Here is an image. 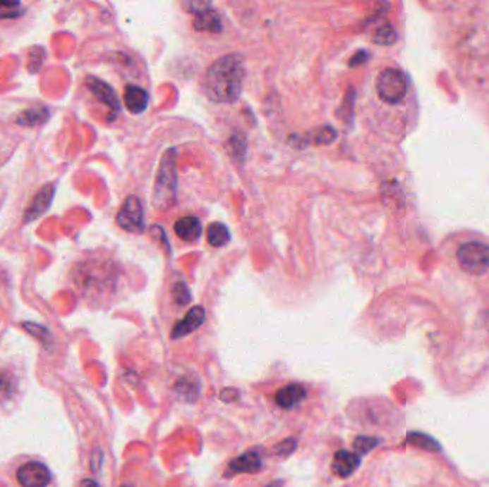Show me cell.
Wrapping results in <instances>:
<instances>
[{
	"label": "cell",
	"instance_id": "6da1fadb",
	"mask_svg": "<svg viewBox=\"0 0 489 487\" xmlns=\"http://www.w3.org/2000/svg\"><path fill=\"white\" fill-rule=\"evenodd\" d=\"M245 65L241 55H227L215 61L206 70L203 89L215 103H234L242 93Z\"/></svg>",
	"mask_w": 489,
	"mask_h": 487
},
{
	"label": "cell",
	"instance_id": "7a4b0ae2",
	"mask_svg": "<svg viewBox=\"0 0 489 487\" xmlns=\"http://www.w3.org/2000/svg\"><path fill=\"white\" fill-rule=\"evenodd\" d=\"M178 193V175H176V161H175V150L171 149L163 154L155 187L152 202L159 210L169 209L175 200Z\"/></svg>",
	"mask_w": 489,
	"mask_h": 487
},
{
	"label": "cell",
	"instance_id": "3957f363",
	"mask_svg": "<svg viewBox=\"0 0 489 487\" xmlns=\"http://www.w3.org/2000/svg\"><path fill=\"white\" fill-rule=\"evenodd\" d=\"M375 90L384 103L399 104L409 93V79L401 69L387 68L376 76Z\"/></svg>",
	"mask_w": 489,
	"mask_h": 487
},
{
	"label": "cell",
	"instance_id": "277c9868",
	"mask_svg": "<svg viewBox=\"0 0 489 487\" xmlns=\"http://www.w3.org/2000/svg\"><path fill=\"white\" fill-rule=\"evenodd\" d=\"M457 261L462 272L483 276L489 272V245L482 240H468L458 246Z\"/></svg>",
	"mask_w": 489,
	"mask_h": 487
},
{
	"label": "cell",
	"instance_id": "5b68a950",
	"mask_svg": "<svg viewBox=\"0 0 489 487\" xmlns=\"http://www.w3.org/2000/svg\"><path fill=\"white\" fill-rule=\"evenodd\" d=\"M116 222L123 230L131 233H142L145 230L143 207L136 196L131 195L126 197L116 214Z\"/></svg>",
	"mask_w": 489,
	"mask_h": 487
},
{
	"label": "cell",
	"instance_id": "8992f818",
	"mask_svg": "<svg viewBox=\"0 0 489 487\" xmlns=\"http://www.w3.org/2000/svg\"><path fill=\"white\" fill-rule=\"evenodd\" d=\"M16 479L22 487H47L52 481V474L43 463L28 462L18 469Z\"/></svg>",
	"mask_w": 489,
	"mask_h": 487
},
{
	"label": "cell",
	"instance_id": "52a82bcc",
	"mask_svg": "<svg viewBox=\"0 0 489 487\" xmlns=\"http://www.w3.org/2000/svg\"><path fill=\"white\" fill-rule=\"evenodd\" d=\"M205 319H206L205 309L202 306H193L186 313V316L181 321H178L175 324V328H174V331L171 333V338L174 340H176V339H182V338L196 332L203 324Z\"/></svg>",
	"mask_w": 489,
	"mask_h": 487
},
{
	"label": "cell",
	"instance_id": "ba28073f",
	"mask_svg": "<svg viewBox=\"0 0 489 487\" xmlns=\"http://www.w3.org/2000/svg\"><path fill=\"white\" fill-rule=\"evenodd\" d=\"M53 196H54V185H46L43 186L33 197L30 206L28 207L26 213H25V223L33 222L36 219H39L40 216L49 209V206L53 202Z\"/></svg>",
	"mask_w": 489,
	"mask_h": 487
},
{
	"label": "cell",
	"instance_id": "9c48e42d",
	"mask_svg": "<svg viewBox=\"0 0 489 487\" xmlns=\"http://www.w3.org/2000/svg\"><path fill=\"white\" fill-rule=\"evenodd\" d=\"M86 86L97 97V100H100L102 103H104L106 106L111 107L112 111L118 112L121 109L119 99H118L115 90L111 86H109L107 83H104L103 80H100L97 78L89 76L86 79Z\"/></svg>",
	"mask_w": 489,
	"mask_h": 487
},
{
	"label": "cell",
	"instance_id": "30bf717a",
	"mask_svg": "<svg viewBox=\"0 0 489 487\" xmlns=\"http://www.w3.org/2000/svg\"><path fill=\"white\" fill-rule=\"evenodd\" d=\"M123 101L126 109L133 115H140L147 109L149 94L147 92L136 85H128L123 92Z\"/></svg>",
	"mask_w": 489,
	"mask_h": 487
},
{
	"label": "cell",
	"instance_id": "8fae6325",
	"mask_svg": "<svg viewBox=\"0 0 489 487\" xmlns=\"http://www.w3.org/2000/svg\"><path fill=\"white\" fill-rule=\"evenodd\" d=\"M359 464H361V459L356 453L342 449L335 453L331 469H332V473L339 477H349L351 474L356 471Z\"/></svg>",
	"mask_w": 489,
	"mask_h": 487
},
{
	"label": "cell",
	"instance_id": "7c38bea8",
	"mask_svg": "<svg viewBox=\"0 0 489 487\" xmlns=\"http://www.w3.org/2000/svg\"><path fill=\"white\" fill-rule=\"evenodd\" d=\"M262 466H263L262 456L259 450L256 449H250L245 452L243 455L235 457L229 463V467L234 473H249V474H255L260 471Z\"/></svg>",
	"mask_w": 489,
	"mask_h": 487
},
{
	"label": "cell",
	"instance_id": "4fadbf2b",
	"mask_svg": "<svg viewBox=\"0 0 489 487\" xmlns=\"http://www.w3.org/2000/svg\"><path fill=\"white\" fill-rule=\"evenodd\" d=\"M305 397H306L305 388L299 383H291L278 390L275 396V402L279 407L285 410H291L296 405H299Z\"/></svg>",
	"mask_w": 489,
	"mask_h": 487
},
{
	"label": "cell",
	"instance_id": "5bb4252c",
	"mask_svg": "<svg viewBox=\"0 0 489 487\" xmlns=\"http://www.w3.org/2000/svg\"><path fill=\"white\" fill-rule=\"evenodd\" d=\"M174 229L176 236L185 242H195L202 235V223L196 216H183L175 223Z\"/></svg>",
	"mask_w": 489,
	"mask_h": 487
},
{
	"label": "cell",
	"instance_id": "9a60e30c",
	"mask_svg": "<svg viewBox=\"0 0 489 487\" xmlns=\"http://www.w3.org/2000/svg\"><path fill=\"white\" fill-rule=\"evenodd\" d=\"M193 27L198 32H209V33H219L222 30V22L219 15L210 8L199 12L193 22Z\"/></svg>",
	"mask_w": 489,
	"mask_h": 487
},
{
	"label": "cell",
	"instance_id": "2e32d148",
	"mask_svg": "<svg viewBox=\"0 0 489 487\" xmlns=\"http://www.w3.org/2000/svg\"><path fill=\"white\" fill-rule=\"evenodd\" d=\"M176 393L183 397L185 400L193 403L198 400L199 393H200V382L196 376L185 374L182 378L176 382L175 385Z\"/></svg>",
	"mask_w": 489,
	"mask_h": 487
},
{
	"label": "cell",
	"instance_id": "e0dca14e",
	"mask_svg": "<svg viewBox=\"0 0 489 487\" xmlns=\"http://www.w3.org/2000/svg\"><path fill=\"white\" fill-rule=\"evenodd\" d=\"M206 238H207V243L213 247H222L225 245L229 243L231 240V232L229 229L221 223V222H215L210 223L206 232Z\"/></svg>",
	"mask_w": 489,
	"mask_h": 487
},
{
	"label": "cell",
	"instance_id": "ac0fdd59",
	"mask_svg": "<svg viewBox=\"0 0 489 487\" xmlns=\"http://www.w3.org/2000/svg\"><path fill=\"white\" fill-rule=\"evenodd\" d=\"M406 442L419 448V449H423V450H428V452H441L442 446L435 440L432 436L429 435H425V433H421V431H411L408 433V436H406Z\"/></svg>",
	"mask_w": 489,
	"mask_h": 487
},
{
	"label": "cell",
	"instance_id": "d6986e66",
	"mask_svg": "<svg viewBox=\"0 0 489 487\" xmlns=\"http://www.w3.org/2000/svg\"><path fill=\"white\" fill-rule=\"evenodd\" d=\"M379 439L376 438H370V436H359L355 439L354 442V449L356 452V455H366L369 453L372 449H375L379 445Z\"/></svg>",
	"mask_w": 489,
	"mask_h": 487
},
{
	"label": "cell",
	"instance_id": "ffe728a7",
	"mask_svg": "<svg viewBox=\"0 0 489 487\" xmlns=\"http://www.w3.org/2000/svg\"><path fill=\"white\" fill-rule=\"evenodd\" d=\"M397 40V33L391 25L380 26L375 33V42L380 44H391Z\"/></svg>",
	"mask_w": 489,
	"mask_h": 487
},
{
	"label": "cell",
	"instance_id": "44dd1931",
	"mask_svg": "<svg viewBox=\"0 0 489 487\" xmlns=\"http://www.w3.org/2000/svg\"><path fill=\"white\" fill-rule=\"evenodd\" d=\"M296 448H298V440L295 438H289V439H285L281 443H278L274 448V453L281 456V457H288L296 450Z\"/></svg>",
	"mask_w": 489,
	"mask_h": 487
},
{
	"label": "cell",
	"instance_id": "7402d4cb",
	"mask_svg": "<svg viewBox=\"0 0 489 487\" xmlns=\"http://www.w3.org/2000/svg\"><path fill=\"white\" fill-rule=\"evenodd\" d=\"M337 137V132L330 128V126H326V128H322L320 130H316L313 132V140L316 144H328L331 142H334Z\"/></svg>",
	"mask_w": 489,
	"mask_h": 487
},
{
	"label": "cell",
	"instance_id": "603a6c76",
	"mask_svg": "<svg viewBox=\"0 0 489 487\" xmlns=\"http://www.w3.org/2000/svg\"><path fill=\"white\" fill-rule=\"evenodd\" d=\"M172 295H174V299L176 300V303L181 304V306H185V304H188L191 302L189 289H188V286L183 282H179V283H176L174 286Z\"/></svg>",
	"mask_w": 489,
	"mask_h": 487
},
{
	"label": "cell",
	"instance_id": "cb8c5ba5",
	"mask_svg": "<svg viewBox=\"0 0 489 487\" xmlns=\"http://www.w3.org/2000/svg\"><path fill=\"white\" fill-rule=\"evenodd\" d=\"M231 143H232V147H235V150H234V157H236L238 154H239V157H242L243 153H245V150H246V142H245L243 136H239V137H236V136L234 137V136H232Z\"/></svg>",
	"mask_w": 489,
	"mask_h": 487
},
{
	"label": "cell",
	"instance_id": "d4e9b609",
	"mask_svg": "<svg viewBox=\"0 0 489 487\" xmlns=\"http://www.w3.org/2000/svg\"><path fill=\"white\" fill-rule=\"evenodd\" d=\"M221 400L225 403H234L239 399V390L234 389V388H227L221 392Z\"/></svg>",
	"mask_w": 489,
	"mask_h": 487
},
{
	"label": "cell",
	"instance_id": "484cf974",
	"mask_svg": "<svg viewBox=\"0 0 489 487\" xmlns=\"http://www.w3.org/2000/svg\"><path fill=\"white\" fill-rule=\"evenodd\" d=\"M102 462H103V453L97 449V450H95L93 453H92V457H90V467H92V470L96 473V471H99V469H100V466H102Z\"/></svg>",
	"mask_w": 489,
	"mask_h": 487
},
{
	"label": "cell",
	"instance_id": "4316f807",
	"mask_svg": "<svg viewBox=\"0 0 489 487\" xmlns=\"http://www.w3.org/2000/svg\"><path fill=\"white\" fill-rule=\"evenodd\" d=\"M79 487H99L97 481L93 480V479H83L80 483H79Z\"/></svg>",
	"mask_w": 489,
	"mask_h": 487
},
{
	"label": "cell",
	"instance_id": "83f0119b",
	"mask_svg": "<svg viewBox=\"0 0 489 487\" xmlns=\"http://www.w3.org/2000/svg\"><path fill=\"white\" fill-rule=\"evenodd\" d=\"M284 480H275V481H272V483H269L266 487H282L284 486Z\"/></svg>",
	"mask_w": 489,
	"mask_h": 487
},
{
	"label": "cell",
	"instance_id": "f1b7e54d",
	"mask_svg": "<svg viewBox=\"0 0 489 487\" xmlns=\"http://www.w3.org/2000/svg\"><path fill=\"white\" fill-rule=\"evenodd\" d=\"M122 487H132V486H128V484H125V486H122Z\"/></svg>",
	"mask_w": 489,
	"mask_h": 487
}]
</instances>
